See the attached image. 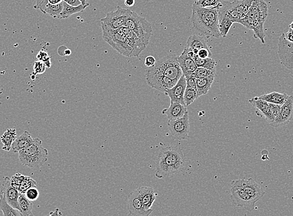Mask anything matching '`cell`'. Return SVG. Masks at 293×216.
<instances>
[{
  "label": "cell",
  "instance_id": "cell-7",
  "mask_svg": "<svg viewBox=\"0 0 293 216\" xmlns=\"http://www.w3.org/2000/svg\"><path fill=\"white\" fill-rule=\"evenodd\" d=\"M124 27L133 31L142 40L145 45H148L150 39L153 35V28L145 18L140 17L137 13L132 12L127 18Z\"/></svg>",
  "mask_w": 293,
  "mask_h": 216
},
{
  "label": "cell",
  "instance_id": "cell-41",
  "mask_svg": "<svg viewBox=\"0 0 293 216\" xmlns=\"http://www.w3.org/2000/svg\"><path fill=\"white\" fill-rule=\"evenodd\" d=\"M23 175L21 174L17 173L15 175L13 176V177L10 178L11 184L13 188L17 189L19 191L20 186H21V183L22 179H23Z\"/></svg>",
  "mask_w": 293,
  "mask_h": 216
},
{
  "label": "cell",
  "instance_id": "cell-51",
  "mask_svg": "<svg viewBox=\"0 0 293 216\" xmlns=\"http://www.w3.org/2000/svg\"><path fill=\"white\" fill-rule=\"evenodd\" d=\"M135 3V0H125L124 1L125 5L129 8L133 7Z\"/></svg>",
  "mask_w": 293,
  "mask_h": 216
},
{
  "label": "cell",
  "instance_id": "cell-6",
  "mask_svg": "<svg viewBox=\"0 0 293 216\" xmlns=\"http://www.w3.org/2000/svg\"><path fill=\"white\" fill-rule=\"evenodd\" d=\"M254 0H235L229 1L222 0L218 6V12L223 13L233 23H240L241 20L247 15Z\"/></svg>",
  "mask_w": 293,
  "mask_h": 216
},
{
  "label": "cell",
  "instance_id": "cell-53",
  "mask_svg": "<svg viewBox=\"0 0 293 216\" xmlns=\"http://www.w3.org/2000/svg\"><path fill=\"white\" fill-rule=\"evenodd\" d=\"M290 28L293 30V21L290 24Z\"/></svg>",
  "mask_w": 293,
  "mask_h": 216
},
{
  "label": "cell",
  "instance_id": "cell-17",
  "mask_svg": "<svg viewBox=\"0 0 293 216\" xmlns=\"http://www.w3.org/2000/svg\"><path fill=\"white\" fill-rule=\"evenodd\" d=\"M20 193L19 191L13 188L12 184H11L10 178L9 177H4L0 195L3 196L6 202L11 206H12L13 208L18 209V210H19V197Z\"/></svg>",
  "mask_w": 293,
  "mask_h": 216
},
{
  "label": "cell",
  "instance_id": "cell-10",
  "mask_svg": "<svg viewBox=\"0 0 293 216\" xmlns=\"http://www.w3.org/2000/svg\"><path fill=\"white\" fill-rule=\"evenodd\" d=\"M168 128L172 137L176 139L183 140L189 137L190 122L188 111L182 118L169 121Z\"/></svg>",
  "mask_w": 293,
  "mask_h": 216
},
{
  "label": "cell",
  "instance_id": "cell-13",
  "mask_svg": "<svg viewBox=\"0 0 293 216\" xmlns=\"http://www.w3.org/2000/svg\"><path fill=\"white\" fill-rule=\"evenodd\" d=\"M231 200L233 204L237 207H241L248 211L254 210L255 204L259 200L240 189L231 188Z\"/></svg>",
  "mask_w": 293,
  "mask_h": 216
},
{
  "label": "cell",
  "instance_id": "cell-31",
  "mask_svg": "<svg viewBox=\"0 0 293 216\" xmlns=\"http://www.w3.org/2000/svg\"><path fill=\"white\" fill-rule=\"evenodd\" d=\"M88 6H84L80 4L79 6L74 7V6L69 5L68 4L63 1V10H62L61 14L60 15L59 19H66L71 17V15L76 14V13L83 12Z\"/></svg>",
  "mask_w": 293,
  "mask_h": 216
},
{
  "label": "cell",
  "instance_id": "cell-26",
  "mask_svg": "<svg viewBox=\"0 0 293 216\" xmlns=\"http://www.w3.org/2000/svg\"><path fill=\"white\" fill-rule=\"evenodd\" d=\"M215 78V75H211L207 78H203V79H196V93H197L198 98L201 96L207 94L210 89H211Z\"/></svg>",
  "mask_w": 293,
  "mask_h": 216
},
{
  "label": "cell",
  "instance_id": "cell-20",
  "mask_svg": "<svg viewBox=\"0 0 293 216\" xmlns=\"http://www.w3.org/2000/svg\"><path fill=\"white\" fill-rule=\"evenodd\" d=\"M250 103L255 108L256 114L261 118H264L268 122V123H272L275 120L271 113L268 102L259 99L258 97L252 98L249 100Z\"/></svg>",
  "mask_w": 293,
  "mask_h": 216
},
{
  "label": "cell",
  "instance_id": "cell-4",
  "mask_svg": "<svg viewBox=\"0 0 293 216\" xmlns=\"http://www.w3.org/2000/svg\"><path fill=\"white\" fill-rule=\"evenodd\" d=\"M48 151L42 145L41 140L35 138L28 148L20 151L19 158L22 165L31 169L41 168L48 161Z\"/></svg>",
  "mask_w": 293,
  "mask_h": 216
},
{
  "label": "cell",
  "instance_id": "cell-48",
  "mask_svg": "<svg viewBox=\"0 0 293 216\" xmlns=\"http://www.w3.org/2000/svg\"><path fill=\"white\" fill-rule=\"evenodd\" d=\"M63 1L68 4L69 5L74 6V7H77V6H79L80 4H82L79 0H63Z\"/></svg>",
  "mask_w": 293,
  "mask_h": 216
},
{
  "label": "cell",
  "instance_id": "cell-32",
  "mask_svg": "<svg viewBox=\"0 0 293 216\" xmlns=\"http://www.w3.org/2000/svg\"><path fill=\"white\" fill-rule=\"evenodd\" d=\"M0 209L4 216H23L19 210L11 206L1 195H0Z\"/></svg>",
  "mask_w": 293,
  "mask_h": 216
},
{
  "label": "cell",
  "instance_id": "cell-39",
  "mask_svg": "<svg viewBox=\"0 0 293 216\" xmlns=\"http://www.w3.org/2000/svg\"><path fill=\"white\" fill-rule=\"evenodd\" d=\"M24 195H25L27 199L33 202L39 199V191L37 188V187H33V188L28 189L24 193Z\"/></svg>",
  "mask_w": 293,
  "mask_h": 216
},
{
  "label": "cell",
  "instance_id": "cell-35",
  "mask_svg": "<svg viewBox=\"0 0 293 216\" xmlns=\"http://www.w3.org/2000/svg\"><path fill=\"white\" fill-rule=\"evenodd\" d=\"M37 182L32 179V178L23 176L19 192L24 194L28 189L33 188V187H37Z\"/></svg>",
  "mask_w": 293,
  "mask_h": 216
},
{
  "label": "cell",
  "instance_id": "cell-9",
  "mask_svg": "<svg viewBox=\"0 0 293 216\" xmlns=\"http://www.w3.org/2000/svg\"><path fill=\"white\" fill-rule=\"evenodd\" d=\"M132 12L129 9L117 6L115 12L107 13L106 17L100 19L102 29L116 30L124 27L127 18Z\"/></svg>",
  "mask_w": 293,
  "mask_h": 216
},
{
  "label": "cell",
  "instance_id": "cell-12",
  "mask_svg": "<svg viewBox=\"0 0 293 216\" xmlns=\"http://www.w3.org/2000/svg\"><path fill=\"white\" fill-rule=\"evenodd\" d=\"M278 48V54L281 63L288 70H293V43H291L285 39L284 33L279 37Z\"/></svg>",
  "mask_w": 293,
  "mask_h": 216
},
{
  "label": "cell",
  "instance_id": "cell-29",
  "mask_svg": "<svg viewBox=\"0 0 293 216\" xmlns=\"http://www.w3.org/2000/svg\"><path fill=\"white\" fill-rule=\"evenodd\" d=\"M19 211L23 216L32 215L33 202L27 199L25 195L20 193L19 197Z\"/></svg>",
  "mask_w": 293,
  "mask_h": 216
},
{
  "label": "cell",
  "instance_id": "cell-40",
  "mask_svg": "<svg viewBox=\"0 0 293 216\" xmlns=\"http://www.w3.org/2000/svg\"><path fill=\"white\" fill-rule=\"evenodd\" d=\"M37 59L39 61L42 62L46 67V68H50L51 66V57H49L48 53L44 51H39L37 55Z\"/></svg>",
  "mask_w": 293,
  "mask_h": 216
},
{
  "label": "cell",
  "instance_id": "cell-28",
  "mask_svg": "<svg viewBox=\"0 0 293 216\" xmlns=\"http://www.w3.org/2000/svg\"><path fill=\"white\" fill-rule=\"evenodd\" d=\"M17 133L15 128L8 129L1 137V141L3 144V150L10 151L13 142L17 139Z\"/></svg>",
  "mask_w": 293,
  "mask_h": 216
},
{
  "label": "cell",
  "instance_id": "cell-2",
  "mask_svg": "<svg viewBox=\"0 0 293 216\" xmlns=\"http://www.w3.org/2000/svg\"><path fill=\"white\" fill-rule=\"evenodd\" d=\"M192 24L195 29L206 37H221L218 29V6L203 8L195 3L192 4Z\"/></svg>",
  "mask_w": 293,
  "mask_h": 216
},
{
  "label": "cell",
  "instance_id": "cell-19",
  "mask_svg": "<svg viewBox=\"0 0 293 216\" xmlns=\"http://www.w3.org/2000/svg\"><path fill=\"white\" fill-rule=\"evenodd\" d=\"M121 29L126 34L127 41H128L129 45L132 48L131 57L130 58L138 57L140 53L146 48L147 46L145 45L142 40L139 39L133 31L129 30L124 26Z\"/></svg>",
  "mask_w": 293,
  "mask_h": 216
},
{
  "label": "cell",
  "instance_id": "cell-27",
  "mask_svg": "<svg viewBox=\"0 0 293 216\" xmlns=\"http://www.w3.org/2000/svg\"><path fill=\"white\" fill-rule=\"evenodd\" d=\"M288 96L286 93H279L278 92H273L269 94H266L260 96L258 97L259 99L263 100L268 103H273L283 105L285 103L286 99H288Z\"/></svg>",
  "mask_w": 293,
  "mask_h": 216
},
{
  "label": "cell",
  "instance_id": "cell-38",
  "mask_svg": "<svg viewBox=\"0 0 293 216\" xmlns=\"http://www.w3.org/2000/svg\"><path fill=\"white\" fill-rule=\"evenodd\" d=\"M213 75H216V71L210 70L204 68H197L192 75L196 79H203Z\"/></svg>",
  "mask_w": 293,
  "mask_h": 216
},
{
  "label": "cell",
  "instance_id": "cell-47",
  "mask_svg": "<svg viewBox=\"0 0 293 216\" xmlns=\"http://www.w3.org/2000/svg\"><path fill=\"white\" fill-rule=\"evenodd\" d=\"M156 63V59L153 56H149L145 59V65L148 67V68L154 66Z\"/></svg>",
  "mask_w": 293,
  "mask_h": 216
},
{
  "label": "cell",
  "instance_id": "cell-23",
  "mask_svg": "<svg viewBox=\"0 0 293 216\" xmlns=\"http://www.w3.org/2000/svg\"><path fill=\"white\" fill-rule=\"evenodd\" d=\"M35 139L31 137V134L28 131H24L21 136L17 138L12 146L13 152L19 153L20 151L24 150L34 142Z\"/></svg>",
  "mask_w": 293,
  "mask_h": 216
},
{
  "label": "cell",
  "instance_id": "cell-43",
  "mask_svg": "<svg viewBox=\"0 0 293 216\" xmlns=\"http://www.w3.org/2000/svg\"><path fill=\"white\" fill-rule=\"evenodd\" d=\"M269 104L270 111L271 113H272L273 117L275 118V119H276V118L278 117L279 113H280L281 106L279 105V104Z\"/></svg>",
  "mask_w": 293,
  "mask_h": 216
},
{
  "label": "cell",
  "instance_id": "cell-16",
  "mask_svg": "<svg viewBox=\"0 0 293 216\" xmlns=\"http://www.w3.org/2000/svg\"><path fill=\"white\" fill-rule=\"evenodd\" d=\"M293 117V96H289L285 103L281 106L280 113L274 121L270 124L274 128L286 125L292 121Z\"/></svg>",
  "mask_w": 293,
  "mask_h": 216
},
{
  "label": "cell",
  "instance_id": "cell-44",
  "mask_svg": "<svg viewBox=\"0 0 293 216\" xmlns=\"http://www.w3.org/2000/svg\"><path fill=\"white\" fill-rule=\"evenodd\" d=\"M185 79H186L187 88L194 89L196 91V78L194 77V75H191L185 77Z\"/></svg>",
  "mask_w": 293,
  "mask_h": 216
},
{
  "label": "cell",
  "instance_id": "cell-52",
  "mask_svg": "<svg viewBox=\"0 0 293 216\" xmlns=\"http://www.w3.org/2000/svg\"><path fill=\"white\" fill-rule=\"evenodd\" d=\"M63 0H48V3L51 4H57L62 3Z\"/></svg>",
  "mask_w": 293,
  "mask_h": 216
},
{
  "label": "cell",
  "instance_id": "cell-3",
  "mask_svg": "<svg viewBox=\"0 0 293 216\" xmlns=\"http://www.w3.org/2000/svg\"><path fill=\"white\" fill-rule=\"evenodd\" d=\"M268 5L265 0H254L247 15L240 23L254 31V37L260 40L263 44L265 43L264 24L268 17Z\"/></svg>",
  "mask_w": 293,
  "mask_h": 216
},
{
  "label": "cell",
  "instance_id": "cell-5",
  "mask_svg": "<svg viewBox=\"0 0 293 216\" xmlns=\"http://www.w3.org/2000/svg\"><path fill=\"white\" fill-rule=\"evenodd\" d=\"M177 59L178 56L175 54L167 55L158 60L155 65L147 70L164 76L177 83L183 75Z\"/></svg>",
  "mask_w": 293,
  "mask_h": 216
},
{
  "label": "cell",
  "instance_id": "cell-46",
  "mask_svg": "<svg viewBox=\"0 0 293 216\" xmlns=\"http://www.w3.org/2000/svg\"><path fill=\"white\" fill-rule=\"evenodd\" d=\"M48 4V0H37L34 8L37 9V10H39L42 12L43 9L45 8V6Z\"/></svg>",
  "mask_w": 293,
  "mask_h": 216
},
{
  "label": "cell",
  "instance_id": "cell-50",
  "mask_svg": "<svg viewBox=\"0 0 293 216\" xmlns=\"http://www.w3.org/2000/svg\"><path fill=\"white\" fill-rule=\"evenodd\" d=\"M62 214L59 208H57L55 211L51 212L50 215L48 216H62Z\"/></svg>",
  "mask_w": 293,
  "mask_h": 216
},
{
  "label": "cell",
  "instance_id": "cell-49",
  "mask_svg": "<svg viewBox=\"0 0 293 216\" xmlns=\"http://www.w3.org/2000/svg\"><path fill=\"white\" fill-rule=\"evenodd\" d=\"M285 37L288 41L293 43V30L290 28L289 31L287 33H285Z\"/></svg>",
  "mask_w": 293,
  "mask_h": 216
},
{
  "label": "cell",
  "instance_id": "cell-30",
  "mask_svg": "<svg viewBox=\"0 0 293 216\" xmlns=\"http://www.w3.org/2000/svg\"><path fill=\"white\" fill-rule=\"evenodd\" d=\"M233 24L234 23L226 15L218 12V29L221 37H227Z\"/></svg>",
  "mask_w": 293,
  "mask_h": 216
},
{
  "label": "cell",
  "instance_id": "cell-21",
  "mask_svg": "<svg viewBox=\"0 0 293 216\" xmlns=\"http://www.w3.org/2000/svg\"><path fill=\"white\" fill-rule=\"evenodd\" d=\"M138 195L145 208L151 209L157 195L151 187H140L137 189Z\"/></svg>",
  "mask_w": 293,
  "mask_h": 216
},
{
  "label": "cell",
  "instance_id": "cell-33",
  "mask_svg": "<svg viewBox=\"0 0 293 216\" xmlns=\"http://www.w3.org/2000/svg\"><path fill=\"white\" fill-rule=\"evenodd\" d=\"M62 10H63V1L57 4L48 3L45 6V8L43 9L42 13H44V14H48L54 19H59Z\"/></svg>",
  "mask_w": 293,
  "mask_h": 216
},
{
  "label": "cell",
  "instance_id": "cell-18",
  "mask_svg": "<svg viewBox=\"0 0 293 216\" xmlns=\"http://www.w3.org/2000/svg\"><path fill=\"white\" fill-rule=\"evenodd\" d=\"M186 88V79H185L184 75H182L176 85L173 88L167 90L165 93V95L169 96L170 99H171V102H178V103L187 107L185 104L184 99H183Z\"/></svg>",
  "mask_w": 293,
  "mask_h": 216
},
{
  "label": "cell",
  "instance_id": "cell-42",
  "mask_svg": "<svg viewBox=\"0 0 293 216\" xmlns=\"http://www.w3.org/2000/svg\"><path fill=\"white\" fill-rule=\"evenodd\" d=\"M46 67L42 62L39 61H35L34 64V71L35 74L41 75L45 72Z\"/></svg>",
  "mask_w": 293,
  "mask_h": 216
},
{
  "label": "cell",
  "instance_id": "cell-24",
  "mask_svg": "<svg viewBox=\"0 0 293 216\" xmlns=\"http://www.w3.org/2000/svg\"><path fill=\"white\" fill-rule=\"evenodd\" d=\"M177 59L179 66L182 70L183 75H184L185 77L193 75L195 71L197 68L194 60L182 54V53L178 57Z\"/></svg>",
  "mask_w": 293,
  "mask_h": 216
},
{
  "label": "cell",
  "instance_id": "cell-22",
  "mask_svg": "<svg viewBox=\"0 0 293 216\" xmlns=\"http://www.w3.org/2000/svg\"><path fill=\"white\" fill-rule=\"evenodd\" d=\"M187 111V107L178 102H171L169 108L164 109L162 111V114L166 115L169 121H171L182 118Z\"/></svg>",
  "mask_w": 293,
  "mask_h": 216
},
{
  "label": "cell",
  "instance_id": "cell-8",
  "mask_svg": "<svg viewBox=\"0 0 293 216\" xmlns=\"http://www.w3.org/2000/svg\"><path fill=\"white\" fill-rule=\"evenodd\" d=\"M102 30V38L112 48L120 54L131 57L132 48L127 41L126 34L121 28L116 30Z\"/></svg>",
  "mask_w": 293,
  "mask_h": 216
},
{
  "label": "cell",
  "instance_id": "cell-14",
  "mask_svg": "<svg viewBox=\"0 0 293 216\" xmlns=\"http://www.w3.org/2000/svg\"><path fill=\"white\" fill-rule=\"evenodd\" d=\"M145 77L149 86L160 92L165 93L169 89L173 88L176 83L173 80L148 70L146 71Z\"/></svg>",
  "mask_w": 293,
  "mask_h": 216
},
{
  "label": "cell",
  "instance_id": "cell-15",
  "mask_svg": "<svg viewBox=\"0 0 293 216\" xmlns=\"http://www.w3.org/2000/svg\"><path fill=\"white\" fill-rule=\"evenodd\" d=\"M127 209L129 215L133 216H149L153 209L145 208L138 195L137 189L129 194L127 199Z\"/></svg>",
  "mask_w": 293,
  "mask_h": 216
},
{
  "label": "cell",
  "instance_id": "cell-37",
  "mask_svg": "<svg viewBox=\"0 0 293 216\" xmlns=\"http://www.w3.org/2000/svg\"><path fill=\"white\" fill-rule=\"evenodd\" d=\"M222 0H197L195 3L203 8H213L218 7Z\"/></svg>",
  "mask_w": 293,
  "mask_h": 216
},
{
  "label": "cell",
  "instance_id": "cell-25",
  "mask_svg": "<svg viewBox=\"0 0 293 216\" xmlns=\"http://www.w3.org/2000/svg\"><path fill=\"white\" fill-rule=\"evenodd\" d=\"M187 46L192 49L195 55L198 54V51L201 49H209L205 38L196 35H192L188 39Z\"/></svg>",
  "mask_w": 293,
  "mask_h": 216
},
{
  "label": "cell",
  "instance_id": "cell-1",
  "mask_svg": "<svg viewBox=\"0 0 293 216\" xmlns=\"http://www.w3.org/2000/svg\"><path fill=\"white\" fill-rule=\"evenodd\" d=\"M186 165V159L182 149L166 146L160 150L156 161V177L164 179L182 172Z\"/></svg>",
  "mask_w": 293,
  "mask_h": 216
},
{
  "label": "cell",
  "instance_id": "cell-45",
  "mask_svg": "<svg viewBox=\"0 0 293 216\" xmlns=\"http://www.w3.org/2000/svg\"><path fill=\"white\" fill-rule=\"evenodd\" d=\"M197 55L200 59H205L211 58L212 53L209 49L203 48L198 51Z\"/></svg>",
  "mask_w": 293,
  "mask_h": 216
},
{
  "label": "cell",
  "instance_id": "cell-34",
  "mask_svg": "<svg viewBox=\"0 0 293 216\" xmlns=\"http://www.w3.org/2000/svg\"><path fill=\"white\" fill-rule=\"evenodd\" d=\"M193 59L197 68H204L208 69V70L216 71V61L211 58L202 59H200L197 55H195Z\"/></svg>",
  "mask_w": 293,
  "mask_h": 216
},
{
  "label": "cell",
  "instance_id": "cell-36",
  "mask_svg": "<svg viewBox=\"0 0 293 216\" xmlns=\"http://www.w3.org/2000/svg\"><path fill=\"white\" fill-rule=\"evenodd\" d=\"M197 98L196 91L194 89L187 88V87L185 91L184 97H183L185 105L187 107L191 105V104L193 103L195 100Z\"/></svg>",
  "mask_w": 293,
  "mask_h": 216
},
{
  "label": "cell",
  "instance_id": "cell-11",
  "mask_svg": "<svg viewBox=\"0 0 293 216\" xmlns=\"http://www.w3.org/2000/svg\"><path fill=\"white\" fill-rule=\"evenodd\" d=\"M232 188L242 190L252 196L257 198L259 200L264 196L265 192L263 188L257 183L252 178L235 180L232 182Z\"/></svg>",
  "mask_w": 293,
  "mask_h": 216
}]
</instances>
